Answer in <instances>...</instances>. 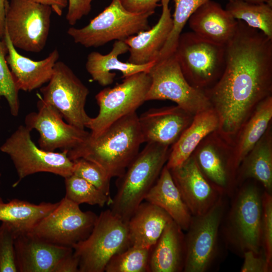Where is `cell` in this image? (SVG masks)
Instances as JSON below:
<instances>
[{"instance_id": "6da1fadb", "label": "cell", "mask_w": 272, "mask_h": 272, "mask_svg": "<svg viewBox=\"0 0 272 272\" xmlns=\"http://www.w3.org/2000/svg\"><path fill=\"white\" fill-rule=\"evenodd\" d=\"M237 21L225 45L222 74L205 91L218 117L216 131L231 145L256 106L272 93V39Z\"/></svg>"}, {"instance_id": "7a4b0ae2", "label": "cell", "mask_w": 272, "mask_h": 272, "mask_svg": "<svg viewBox=\"0 0 272 272\" xmlns=\"http://www.w3.org/2000/svg\"><path fill=\"white\" fill-rule=\"evenodd\" d=\"M144 143L136 112L127 115L109 126L96 137L90 135L67 152L74 161L82 158L101 166L109 177H118L139 152Z\"/></svg>"}, {"instance_id": "3957f363", "label": "cell", "mask_w": 272, "mask_h": 272, "mask_svg": "<svg viewBox=\"0 0 272 272\" xmlns=\"http://www.w3.org/2000/svg\"><path fill=\"white\" fill-rule=\"evenodd\" d=\"M170 151L168 146L149 143L138 153L117 177V192L109 205L114 215L128 221L158 178Z\"/></svg>"}, {"instance_id": "277c9868", "label": "cell", "mask_w": 272, "mask_h": 272, "mask_svg": "<svg viewBox=\"0 0 272 272\" xmlns=\"http://www.w3.org/2000/svg\"><path fill=\"white\" fill-rule=\"evenodd\" d=\"M154 13H131L123 7L120 0H112L86 26L81 28L71 27L67 33L76 43L86 48H97L112 40L124 41L149 29V19Z\"/></svg>"}, {"instance_id": "5b68a950", "label": "cell", "mask_w": 272, "mask_h": 272, "mask_svg": "<svg viewBox=\"0 0 272 272\" xmlns=\"http://www.w3.org/2000/svg\"><path fill=\"white\" fill-rule=\"evenodd\" d=\"M130 246L127 223L108 209L98 216L88 237L73 248L79 272H103L113 256Z\"/></svg>"}, {"instance_id": "8992f818", "label": "cell", "mask_w": 272, "mask_h": 272, "mask_svg": "<svg viewBox=\"0 0 272 272\" xmlns=\"http://www.w3.org/2000/svg\"><path fill=\"white\" fill-rule=\"evenodd\" d=\"M224 225L228 243L239 252L259 254L261 247L262 194L255 184L241 185Z\"/></svg>"}, {"instance_id": "52a82bcc", "label": "cell", "mask_w": 272, "mask_h": 272, "mask_svg": "<svg viewBox=\"0 0 272 272\" xmlns=\"http://www.w3.org/2000/svg\"><path fill=\"white\" fill-rule=\"evenodd\" d=\"M174 54L189 84L203 91L218 81L225 66V45L206 40L194 33H181Z\"/></svg>"}, {"instance_id": "ba28073f", "label": "cell", "mask_w": 272, "mask_h": 272, "mask_svg": "<svg viewBox=\"0 0 272 272\" xmlns=\"http://www.w3.org/2000/svg\"><path fill=\"white\" fill-rule=\"evenodd\" d=\"M26 126L20 125L1 146L0 150L8 155L18 175L13 184L15 187L25 177L39 172L51 173L64 178L73 173L74 162L67 151L49 152L41 149L33 142L31 131Z\"/></svg>"}, {"instance_id": "9c48e42d", "label": "cell", "mask_w": 272, "mask_h": 272, "mask_svg": "<svg viewBox=\"0 0 272 272\" xmlns=\"http://www.w3.org/2000/svg\"><path fill=\"white\" fill-rule=\"evenodd\" d=\"M52 12L49 6L35 0H6L5 30L14 47L41 51L48 39Z\"/></svg>"}, {"instance_id": "30bf717a", "label": "cell", "mask_w": 272, "mask_h": 272, "mask_svg": "<svg viewBox=\"0 0 272 272\" xmlns=\"http://www.w3.org/2000/svg\"><path fill=\"white\" fill-rule=\"evenodd\" d=\"M122 83L106 88L95 96L98 115L91 119L87 128L96 137L119 119L136 112L146 101L151 79L148 72H139L123 78Z\"/></svg>"}, {"instance_id": "8fae6325", "label": "cell", "mask_w": 272, "mask_h": 272, "mask_svg": "<svg viewBox=\"0 0 272 272\" xmlns=\"http://www.w3.org/2000/svg\"><path fill=\"white\" fill-rule=\"evenodd\" d=\"M148 73L151 83L146 101L170 100L194 115L212 108L205 91L186 80L174 53L156 60Z\"/></svg>"}, {"instance_id": "7c38bea8", "label": "cell", "mask_w": 272, "mask_h": 272, "mask_svg": "<svg viewBox=\"0 0 272 272\" xmlns=\"http://www.w3.org/2000/svg\"><path fill=\"white\" fill-rule=\"evenodd\" d=\"M41 97L68 123L85 129L91 119L85 107L89 90L64 62L57 61L50 80L40 88Z\"/></svg>"}, {"instance_id": "4fadbf2b", "label": "cell", "mask_w": 272, "mask_h": 272, "mask_svg": "<svg viewBox=\"0 0 272 272\" xmlns=\"http://www.w3.org/2000/svg\"><path fill=\"white\" fill-rule=\"evenodd\" d=\"M98 216L83 212L79 205L63 197L29 233L50 243L73 248L91 233Z\"/></svg>"}, {"instance_id": "5bb4252c", "label": "cell", "mask_w": 272, "mask_h": 272, "mask_svg": "<svg viewBox=\"0 0 272 272\" xmlns=\"http://www.w3.org/2000/svg\"><path fill=\"white\" fill-rule=\"evenodd\" d=\"M222 197L207 213L192 216L185 236L183 271L205 272L213 263L218 250L219 231L225 212Z\"/></svg>"}, {"instance_id": "9a60e30c", "label": "cell", "mask_w": 272, "mask_h": 272, "mask_svg": "<svg viewBox=\"0 0 272 272\" xmlns=\"http://www.w3.org/2000/svg\"><path fill=\"white\" fill-rule=\"evenodd\" d=\"M37 111L28 113L25 126L39 133V147L46 151L56 149L67 152L83 143L90 132L65 122L60 113L39 95Z\"/></svg>"}, {"instance_id": "2e32d148", "label": "cell", "mask_w": 272, "mask_h": 272, "mask_svg": "<svg viewBox=\"0 0 272 272\" xmlns=\"http://www.w3.org/2000/svg\"><path fill=\"white\" fill-rule=\"evenodd\" d=\"M232 146L215 131L205 137L193 153L206 178L222 194L232 195L236 185L231 168Z\"/></svg>"}, {"instance_id": "e0dca14e", "label": "cell", "mask_w": 272, "mask_h": 272, "mask_svg": "<svg viewBox=\"0 0 272 272\" xmlns=\"http://www.w3.org/2000/svg\"><path fill=\"white\" fill-rule=\"evenodd\" d=\"M169 170L192 216L205 214L223 197L202 173L192 154L180 165Z\"/></svg>"}, {"instance_id": "ac0fdd59", "label": "cell", "mask_w": 272, "mask_h": 272, "mask_svg": "<svg viewBox=\"0 0 272 272\" xmlns=\"http://www.w3.org/2000/svg\"><path fill=\"white\" fill-rule=\"evenodd\" d=\"M193 117L178 105L150 109L139 116L144 143L172 146Z\"/></svg>"}, {"instance_id": "d6986e66", "label": "cell", "mask_w": 272, "mask_h": 272, "mask_svg": "<svg viewBox=\"0 0 272 272\" xmlns=\"http://www.w3.org/2000/svg\"><path fill=\"white\" fill-rule=\"evenodd\" d=\"M14 246L18 272H55L61 260L74 251L31 233L16 236Z\"/></svg>"}, {"instance_id": "ffe728a7", "label": "cell", "mask_w": 272, "mask_h": 272, "mask_svg": "<svg viewBox=\"0 0 272 272\" xmlns=\"http://www.w3.org/2000/svg\"><path fill=\"white\" fill-rule=\"evenodd\" d=\"M3 39L8 50L6 59L19 91L31 92L48 82L59 57L57 49L53 50L44 59L35 61L17 51L6 30Z\"/></svg>"}, {"instance_id": "44dd1931", "label": "cell", "mask_w": 272, "mask_h": 272, "mask_svg": "<svg viewBox=\"0 0 272 272\" xmlns=\"http://www.w3.org/2000/svg\"><path fill=\"white\" fill-rule=\"evenodd\" d=\"M170 1L161 0L162 13L158 21L152 28L124 40L129 52L128 62L145 64L156 61L172 28Z\"/></svg>"}, {"instance_id": "7402d4cb", "label": "cell", "mask_w": 272, "mask_h": 272, "mask_svg": "<svg viewBox=\"0 0 272 272\" xmlns=\"http://www.w3.org/2000/svg\"><path fill=\"white\" fill-rule=\"evenodd\" d=\"M188 22L192 32L199 37L225 45L233 36L238 21L219 4L209 0L191 15Z\"/></svg>"}, {"instance_id": "603a6c76", "label": "cell", "mask_w": 272, "mask_h": 272, "mask_svg": "<svg viewBox=\"0 0 272 272\" xmlns=\"http://www.w3.org/2000/svg\"><path fill=\"white\" fill-rule=\"evenodd\" d=\"M128 51V46L123 40H116L110 52L103 54L97 51L90 53L87 57L86 69L93 80L102 86L112 84L116 76L114 71L122 73V78L134 74L148 72L155 61L145 64H135L119 60L118 56Z\"/></svg>"}, {"instance_id": "cb8c5ba5", "label": "cell", "mask_w": 272, "mask_h": 272, "mask_svg": "<svg viewBox=\"0 0 272 272\" xmlns=\"http://www.w3.org/2000/svg\"><path fill=\"white\" fill-rule=\"evenodd\" d=\"M172 220L160 207L142 202L127 222L130 246L151 249Z\"/></svg>"}, {"instance_id": "d4e9b609", "label": "cell", "mask_w": 272, "mask_h": 272, "mask_svg": "<svg viewBox=\"0 0 272 272\" xmlns=\"http://www.w3.org/2000/svg\"><path fill=\"white\" fill-rule=\"evenodd\" d=\"M185 256L184 234L172 220L151 249L149 272L183 271Z\"/></svg>"}, {"instance_id": "484cf974", "label": "cell", "mask_w": 272, "mask_h": 272, "mask_svg": "<svg viewBox=\"0 0 272 272\" xmlns=\"http://www.w3.org/2000/svg\"><path fill=\"white\" fill-rule=\"evenodd\" d=\"M272 119V95L262 100L240 128L232 145L231 168L236 179L243 159L264 133Z\"/></svg>"}, {"instance_id": "4316f807", "label": "cell", "mask_w": 272, "mask_h": 272, "mask_svg": "<svg viewBox=\"0 0 272 272\" xmlns=\"http://www.w3.org/2000/svg\"><path fill=\"white\" fill-rule=\"evenodd\" d=\"M271 124L241 163L236 176V185L254 179L264 191H272V132Z\"/></svg>"}, {"instance_id": "83f0119b", "label": "cell", "mask_w": 272, "mask_h": 272, "mask_svg": "<svg viewBox=\"0 0 272 272\" xmlns=\"http://www.w3.org/2000/svg\"><path fill=\"white\" fill-rule=\"evenodd\" d=\"M218 126V117L212 108L194 115L191 123L170 148L165 164L167 168L171 169L182 164L193 154L201 141L216 131Z\"/></svg>"}, {"instance_id": "f1b7e54d", "label": "cell", "mask_w": 272, "mask_h": 272, "mask_svg": "<svg viewBox=\"0 0 272 272\" xmlns=\"http://www.w3.org/2000/svg\"><path fill=\"white\" fill-rule=\"evenodd\" d=\"M144 200L165 211L183 231L188 229L192 215L166 165Z\"/></svg>"}, {"instance_id": "f546056e", "label": "cell", "mask_w": 272, "mask_h": 272, "mask_svg": "<svg viewBox=\"0 0 272 272\" xmlns=\"http://www.w3.org/2000/svg\"><path fill=\"white\" fill-rule=\"evenodd\" d=\"M58 203L41 202L36 205L16 198L5 202L0 196V221L11 226L16 237L29 233Z\"/></svg>"}, {"instance_id": "4dcf8cb0", "label": "cell", "mask_w": 272, "mask_h": 272, "mask_svg": "<svg viewBox=\"0 0 272 272\" xmlns=\"http://www.w3.org/2000/svg\"><path fill=\"white\" fill-rule=\"evenodd\" d=\"M225 10L236 20L244 22L272 39V5L229 0Z\"/></svg>"}, {"instance_id": "1f68e13d", "label": "cell", "mask_w": 272, "mask_h": 272, "mask_svg": "<svg viewBox=\"0 0 272 272\" xmlns=\"http://www.w3.org/2000/svg\"><path fill=\"white\" fill-rule=\"evenodd\" d=\"M65 197L80 205L87 203L100 207L110 205L112 199L86 180L72 174L64 178Z\"/></svg>"}, {"instance_id": "d6a6232c", "label": "cell", "mask_w": 272, "mask_h": 272, "mask_svg": "<svg viewBox=\"0 0 272 272\" xmlns=\"http://www.w3.org/2000/svg\"><path fill=\"white\" fill-rule=\"evenodd\" d=\"M174 12L172 16V28L156 60L172 54L183 28L191 15L209 0H173Z\"/></svg>"}, {"instance_id": "836d02e7", "label": "cell", "mask_w": 272, "mask_h": 272, "mask_svg": "<svg viewBox=\"0 0 272 272\" xmlns=\"http://www.w3.org/2000/svg\"><path fill=\"white\" fill-rule=\"evenodd\" d=\"M151 249L130 246L113 256L105 268L106 272H149Z\"/></svg>"}, {"instance_id": "e575fe53", "label": "cell", "mask_w": 272, "mask_h": 272, "mask_svg": "<svg viewBox=\"0 0 272 272\" xmlns=\"http://www.w3.org/2000/svg\"><path fill=\"white\" fill-rule=\"evenodd\" d=\"M7 53L6 43L0 37V97L7 100L11 114L17 116L20 111L19 91L6 59Z\"/></svg>"}, {"instance_id": "d590c367", "label": "cell", "mask_w": 272, "mask_h": 272, "mask_svg": "<svg viewBox=\"0 0 272 272\" xmlns=\"http://www.w3.org/2000/svg\"><path fill=\"white\" fill-rule=\"evenodd\" d=\"M73 161L74 164L73 174L86 180L106 195L110 196L111 178L101 166L82 158Z\"/></svg>"}, {"instance_id": "8d00e7d4", "label": "cell", "mask_w": 272, "mask_h": 272, "mask_svg": "<svg viewBox=\"0 0 272 272\" xmlns=\"http://www.w3.org/2000/svg\"><path fill=\"white\" fill-rule=\"evenodd\" d=\"M16 235L12 227L2 222L0 225V272H18L15 251Z\"/></svg>"}, {"instance_id": "74e56055", "label": "cell", "mask_w": 272, "mask_h": 272, "mask_svg": "<svg viewBox=\"0 0 272 272\" xmlns=\"http://www.w3.org/2000/svg\"><path fill=\"white\" fill-rule=\"evenodd\" d=\"M261 247L270 269L272 267V195L265 191L262 193Z\"/></svg>"}, {"instance_id": "f35d334b", "label": "cell", "mask_w": 272, "mask_h": 272, "mask_svg": "<svg viewBox=\"0 0 272 272\" xmlns=\"http://www.w3.org/2000/svg\"><path fill=\"white\" fill-rule=\"evenodd\" d=\"M242 255L243 263L240 269L241 272H269V268L264 254H256L251 250L245 251Z\"/></svg>"}, {"instance_id": "ab89813d", "label": "cell", "mask_w": 272, "mask_h": 272, "mask_svg": "<svg viewBox=\"0 0 272 272\" xmlns=\"http://www.w3.org/2000/svg\"><path fill=\"white\" fill-rule=\"evenodd\" d=\"M94 0H68V10L66 20L73 26L84 16L89 14L91 10V3Z\"/></svg>"}, {"instance_id": "60d3db41", "label": "cell", "mask_w": 272, "mask_h": 272, "mask_svg": "<svg viewBox=\"0 0 272 272\" xmlns=\"http://www.w3.org/2000/svg\"><path fill=\"white\" fill-rule=\"evenodd\" d=\"M160 1L161 0H120L126 10L133 13L155 12V9L161 6L158 4Z\"/></svg>"}, {"instance_id": "b9f144b4", "label": "cell", "mask_w": 272, "mask_h": 272, "mask_svg": "<svg viewBox=\"0 0 272 272\" xmlns=\"http://www.w3.org/2000/svg\"><path fill=\"white\" fill-rule=\"evenodd\" d=\"M78 258L73 253L65 256L58 263L55 272H79Z\"/></svg>"}, {"instance_id": "7bdbcfd3", "label": "cell", "mask_w": 272, "mask_h": 272, "mask_svg": "<svg viewBox=\"0 0 272 272\" xmlns=\"http://www.w3.org/2000/svg\"><path fill=\"white\" fill-rule=\"evenodd\" d=\"M37 2L49 6L52 11L61 16L62 11L68 5V0H35Z\"/></svg>"}, {"instance_id": "ee69618b", "label": "cell", "mask_w": 272, "mask_h": 272, "mask_svg": "<svg viewBox=\"0 0 272 272\" xmlns=\"http://www.w3.org/2000/svg\"><path fill=\"white\" fill-rule=\"evenodd\" d=\"M6 0H0V37L3 39L5 32V4Z\"/></svg>"}, {"instance_id": "f6af8a7d", "label": "cell", "mask_w": 272, "mask_h": 272, "mask_svg": "<svg viewBox=\"0 0 272 272\" xmlns=\"http://www.w3.org/2000/svg\"><path fill=\"white\" fill-rule=\"evenodd\" d=\"M238 1H244L246 2L252 3H265L272 5V0H238Z\"/></svg>"}, {"instance_id": "bcb514c9", "label": "cell", "mask_w": 272, "mask_h": 272, "mask_svg": "<svg viewBox=\"0 0 272 272\" xmlns=\"http://www.w3.org/2000/svg\"><path fill=\"white\" fill-rule=\"evenodd\" d=\"M1 176H2V174H1V173L0 172V185H1Z\"/></svg>"}]
</instances>
